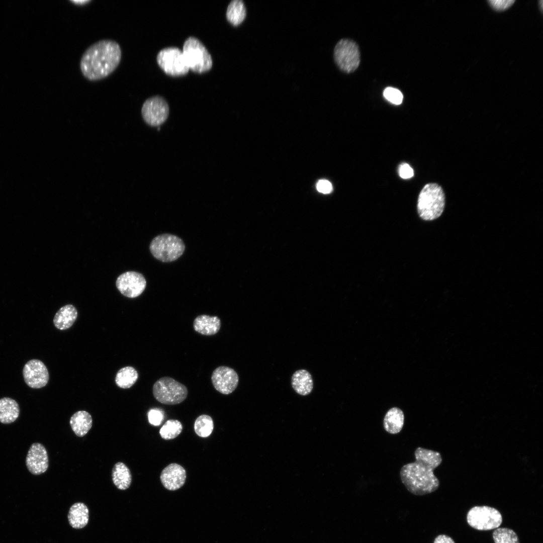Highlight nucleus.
Instances as JSON below:
<instances>
[{
  "label": "nucleus",
  "mask_w": 543,
  "mask_h": 543,
  "mask_svg": "<svg viewBox=\"0 0 543 543\" xmlns=\"http://www.w3.org/2000/svg\"><path fill=\"white\" fill-rule=\"evenodd\" d=\"M246 15V8L242 0H233L229 4L226 17L233 26L240 25L245 20Z\"/></svg>",
  "instance_id": "b1692460"
},
{
  "label": "nucleus",
  "mask_w": 543,
  "mask_h": 543,
  "mask_svg": "<svg viewBox=\"0 0 543 543\" xmlns=\"http://www.w3.org/2000/svg\"><path fill=\"white\" fill-rule=\"evenodd\" d=\"M183 425L177 420L166 421L159 430L160 436L165 440L175 438L182 432Z\"/></svg>",
  "instance_id": "bb28decb"
},
{
  "label": "nucleus",
  "mask_w": 543,
  "mask_h": 543,
  "mask_svg": "<svg viewBox=\"0 0 543 543\" xmlns=\"http://www.w3.org/2000/svg\"><path fill=\"white\" fill-rule=\"evenodd\" d=\"M294 38H295V36H294ZM295 42H296V40H295ZM296 46H297V45H296ZM297 51H298V50H297ZM298 55H299V54H298Z\"/></svg>",
  "instance_id": "c9c22d12"
},
{
  "label": "nucleus",
  "mask_w": 543,
  "mask_h": 543,
  "mask_svg": "<svg viewBox=\"0 0 543 543\" xmlns=\"http://www.w3.org/2000/svg\"><path fill=\"white\" fill-rule=\"evenodd\" d=\"M493 9L498 11L505 10L515 2L513 0H489L488 1Z\"/></svg>",
  "instance_id": "7c9ffc66"
},
{
  "label": "nucleus",
  "mask_w": 543,
  "mask_h": 543,
  "mask_svg": "<svg viewBox=\"0 0 543 543\" xmlns=\"http://www.w3.org/2000/svg\"><path fill=\"white\" fill-rule=\"evenodd\" d=\"M404 422L403 411L398 407L390 409L386 413L383 419L385 430L390 434H397L402 430Z\"/></svg>",
  "instance_id": "412c9836"
},
{
  "label": "nucleus",
  "mask_w": 543,
  "mask_h": 543,
  "mask_svg": "<svg viewBox=\"0 0 543 543\" xmlns=\"http://www.w3.org/2000/svg\"><path fill=\"white\" fill-rule=\"evenodd\" d=\"M467 520L469 525L479 530H489L498 528L502 522V516L496 508L488 506H476L468 512Z\"/></svg>",
  "instance_id": "6e6552de"
},
{
  "label": "nucleus",
  "mask_w": 543,
  "mask_h": 543,
  "mask_svg": "<svg viewBox=\"0 0 543 543\" xmlns=\"http://www.w3.org/2000/svg\"><path fill=\"white\" fill-rule=\"evenodd\" d=\"M121 58L122 50L118 42L110 39L101 40L91 45L83 52L80 60V69L88 80H99L116 70Z\"/></svg>",
  "instance_id": "f03ea898"
},
{
  "label": "nucleus",
  "mask_w": 543,
  "mask_h": 543,
  "mask_svg": "<svg viewBox=\"0 0 543 543\" xmlns=\"http://www.w3.org/2000/svg\"><path fill=\"white\" fill-rule=\"evenodd\" d=\"M70 2L73 3V4H75V5H85V4L89 3L90 2H91V1L90 0H88H88H84V1H82V0H81V1H71V0H70Z\"/></svg>",
  "instance_id": "f704fd0d"
},
{
  "label": "nucleus",
  "mask_w": 543,
  "mask_h": 543,
  "mask_svg": "<svg viewBox=\"0 0 543 543\" xmlns=\"http://www.w3.org/2000/svg\"><path fill=\"white\" fill-rule=\"evenodd\" d=\"M333 56L335 64L345 73L353 72L360 63L358 46L351 39L339 40L334 47Z\"/></svg>",
  "instance_id": "0eeeda50"
},
{
  "label": "nucleus",
  "mask_w": 543,
  "mask_h": 543,
  "mask_svg": "<svg viewBox=\"0 0 543 543\" xmlns=\"http://www.w3.org/2000/svg\"><path fill=\"white\" fill-rule=\"evenodd\" d=\"M77 317V311L72 305H66L56 313L53 318L55 327L61 330L69 328L74 323Z\"/></svg>",
  "instance_id": "aec40b11"
},
{
  "label": "nucleus",
  "mask_w": 543,
  "mask_h": 543,
  "mask_svg": "<svg viewBox=\"0 0 543 543\" xmlns=\"http://www.w3.org/2000/svg\"><path fill=\"white\" fill-rule=\"evenodd\" d=\"M399 174L401 178L403 179H408L413 176L414 171L413 169L408 164L403 163L399 166Z\"/></svg>",
  "instance_id": "2f4dec72"
},
{
  "label": "nucleus",
  "mask_w": 543,
  "mask_h": 543,
  "mask_svg": "<svg viewBox=\"0 0 543 543\" xmlns=\"http://www.w3.org/2000/svg\"><path fill=\"white\" fill-rule=\"evenodd\" d=\"M495 543H519L517 534L508 528H497L493 532Z\"/></svg>",
  "instance_id": "cd10ccee"
},
{
  "label": "nucleus",
  "mask_w": 543,
  "mask_h": 543,
  "mask_svg": "<svg viewBox=\"0 0 543 543\" xmlns=\"http://www.w3.org/2000/svg\"><path fill=\"white\" fill-rule=\"evenodd\" d=\"M186 477V471L182 466L176 463H171L162 470L160 479L164 488L174 491L185 484Z\"/></svg>",
  "instance_id": "2eb2a0df"
},
{
  "label": "nucleus",
  "mask_w": 543,
  "mask_h": 543,
  "mask_svg": "<svg viewBox=\"0 0 543 543\" xmlns=\"http://www.w3.org/2000/svg\"><path fill=\"white\" fill-rule=\"evenodd\" d=\"M193 327L196 332L202 335H213L219 331L221 321L217 316L201 315L194 319Z\"/></svg>",
  "instance_id": "dca6fc26"
},
{
  "label": "nucleus",
  "mask_w": 543,
  "mask_h": 543,
  "mask_svg": "<svg viewBox=\"0 0 543 543\" xmlns=\"http://www.w3.org/2000/svg\"><path fill=\"white\" fill-rule=\"evenodd\" d=\"M152 392L157 401L169 405L182 403L186 399L188 393L184 385L168 377L157 380L153 386Z\"/></svg>",
  "instance_id": "423d86ee"
},
{
  "label": "nucleus",
  "mask_w": 543,
  "mask_h": 543,
  "mask_svg": "<svg viewBox=\"0 0 543 543\" xmlns=\"http://www.w3.org/2000/svg\"><path fill=\"white\" fill-rule=\"evenodd\" d=\"M415 461L404 465L400 472L402 484L409 492L422 496L435 491L439 481L433 471L441 463L439 452L418 447L414 451Z\"/></svg>",
  "instance_id": "f257e3e1"
},
{
  "label": "nucleus",
  "mask_w": 543,
  "mask_h": 543,
  "mask_svg": "<svg viewBox=\"0 0 543 543\" xmlns=\"http://www.w3.org/2000/svg\"><path fill=\"white\" fill-rule=\"evenodd\" d=\"M116 284L123 295L133 298L143 293L146 288V282L141 274L129 271L120 275L116 280Z\"/></svg>",
  "instance_id": "9b49d317"
},
{
  "label": "nucleus",
  "mask_w": 543,
  "mask_h": 543,
  "mask_svg": "<svg viewBox=\"0 0 543 543\" xmlns=\"http://www.w3.org/2000/svg\"><path fill=\"white\" fill-rule=\"evenodd\" d=\"M67 518L70 525L75 529L84 527L89 520V510L82 502L74 503L68 511Z\"/></svg>",
  "instance_id": "f3484780"
},
{
  "label": "nucleus",
  "mask_w": 543,
  "mask_h": 543,
  "mask_svg": "<svg viewBox=\"0 0 543 543\" xmlns=\"http://www.w3.org/2000/svg\"><path fill=\"white\" fill-rule=\"evenodd\" d=\"M291 385L298 394L306 396L309 394L313 388V381L310 373L305 369L296 371L292 375Z\"/></svg>",
  "instance_id": "a211bd4d"
},
{
  "label": "nucleus",
  "mask_w": 543,
  "mask_h": 543,
  "mask_svg": "<svg viewBox=\"0 0 543 543\" xmlns=\"http://www.w3.org/2000/svg\"><path fill=\"white\" fill-rule=\"evenodd\" d=\"M149 249L155 258L163 262H168L176 260L182 255L185 245L178 236L164 233L152 240Z\"/></svg>",
  "instance_id": "20e7f679"
},
{
  "label": "nucleus",
  "mask_w": 543,
  "mask_h": 543,
  "mask_svg": "<svg viewBox=\"0 0 543 543\" xmlns=\"http://www.w3.org/2000/svg\"><path fill=\"white\" fill-rule=\"evenodd\" d=\"M138 378V374L136 370L132 367L127 366L118 371L115 377V383L119 388L129 389L136 382Z\"/></svg>",
  "instance_id": "393cba45"
},
{
  "label": "nucleus",
  "mask_w": 543,
  "mask_h": 543,
  "mask_svg": "<svg viewBox=\"0 0 543 543\" xmlns=\"http://www.w3.org/2000/svg\"><path fill=\"white\" fill-rule=\"evenodd\" d=\"M169 106L164 98L155 96L149 98L143 103L141 115L148 125L157 127L167 120L169 115Z\"/></svg>",
  "instance_id": "9d476101"
},
{
  "label": "nucleus",
  "mask_w": 543,
  "mask_h": 543,
  "mask_svg": "<svg viewBox=\"0 0 543 543\" xmlns=\"http://www.w3.org/2000/svg\"><path fill=\"white\" fill-rule=\"evenodd\" d=\"M445 196L440 186L436 183L426 184L420 191L417 209L419 217L425 221L439 217L445 207Z\"/></svg>",
  "instance_id": "7ed1b4c3"
},
{
  "label": "nucleus",
  "mask_w": 543,
  "mask_h": 543,
  "mask_svg": "<svg viewBox=\"0 0 543 543\" xmlns=\"http://www.w3.org/2000/svg\"><path fill=\"white\" fill-rule=\"evenodd\" d=\"M182 52L189 69L193 71L201 73L211 68L213 64L211 56L197 38H188L184 42Z\"/></svg>",
  "instance_id": "39448f33"
},
{
  "label": "nucleus",
  "mask_w": 543,
  "mask_h": 543,
  "mask_svg": "<svg viewBox=\"0 0 543 543\" xmlns=\"http://www.w3.org/2000/svg\"><path fill=\"white\" fill-rule=\"evenodd\" d=\"M23 375L25 383L33 389H40L48 383L49 375L48 369L40 360L32 359L24 365Z\"/></svg>",
  "instance_id": "f8f14e48"
},
{
  "label": "nucleus",
  "mask_w": 543,
  "mask_h": 543,
  "mask_svg": "<svg viewBox=\"0 0 543 543\" xmlns=\"http://www.w3.org/2000/svg\"><path fill=\"white\" fill-rule=\"evenodd\" d=\"M316 188L318 192L327 194L332 191V186L331 183L326 179H321L318 182Z\"/></svg>",
  "instance_id": "473e14b6"
},
{
  "label": "nucleus",
  "mask_w": 543,
  "mask_h": 543,
  "mask_svg": "<svg viewBox=\"0 0 543 543\" xmlns=\"http://www.w3.org/2000/svg\"><path fill=\"white\" fill-rule=\"evenodd\" d=\"M211 381L214 388L223 394L228 395L237 388L239 377L236 372L227 366H219L213 372Z\"/></svg>",
  "instance_id": "ddd939ff"
},
{
  "label": "nucleus",
  "mask_w": 543,
  "mask_h": 543,
  "mask_svg": "<svg viewBox=\"0 0 543 543\" xmlns=\"http://www.w3.org/2000/svg\"><path fill=\"white\" fill-rule=\"evenodd\" d=\"M384 98L389 102L394 105H400L402 103L403 96L402 93L397 88L388 87L383 92Z\"/></svg>",
  "instance_id": "c85d7f7f"
},
{
  "label": "nucleus",
  "mask_w": 543,
  "mask_h": 543,
  "mask_svg": "<svg viewBox=\"0 0 543 543\" xmlns=\"http://www.w3.org/2000/svg\"><path fill=\"white\" fill-rule=\"evenodd\" d=\"M433 543H455L454 540L449 536L445 534H440L437 536Z\"/></svg>",
  "instance_id": "72a5a7b5"
},
{
  "label": "nucleus",
  "mask_w": 543,
  "mask_h": 543,
  "mask_svg": "<svg viewBox=\"0 0 543 543\" xmlns=\"http://www.w3.org/2000/svg\"><path fill=\"white\" fill-rule=\"evenodd\" d=\"M112 478L114 485L121 490L129 488L132 482L130 470L123 462H117L114 465L112 471Z\"/></svg>",
  "instance_id": "4be33fe9"
},
{
  "label": "nucleus",
  "mask_w": 543,
  "mask_h": 543,
  "mask_svg": "<svg viewBox=\"0 0 543 543\" xmlns=\"http://www.w3.org/2000/svg\"><path fill=\"white\" fill-rule=\"evenodd\" d=\"M20 407L14 399L9 397L0 399V422L10 424L14 422L19 417Z\"/></svg>",
  "instance_id": "5701e85b"
},
{
  "label": "nucleus",
  "mask_w": 543,
  "mask_h": 543,
  "mask_svg": "<svg viewBox=\"0 0 543 543\" xmlns=\"http://www.w3.org/2000/svg\"><path fill=\"white\" fill-rule=\"evenodd\" d=\"M26 465L28 471L35 475L45 473L49 466L48 453L44 446L38 442L31 445L26 458Z\"/></svg>",
  "instance_id": "4468645a"
},
{
  "label": "nucleus",
  "mask_w": 543,
  "mask_h": 543,
  "mask_svg": "<svg viewBox=\"0 0 543 543\" xmlns=\"http://www.w3.org/2000/svg\"><path fill=\"white\" fill-rule=\"evenodd\" d=\"M214 429L213 420L211 416L206 414L199 416L195 420L194 430L196 433L202 437L210 435Z\"/></svg>",
  "instance_id": "a878e982"
},
{
  "label": "nucleus",
  "mask_w": 543,
  "mask_h": 543,
  "mask_svg": "<svg viewBox=\"0 0 543 543\" xmlns=\"http://www.w3.org/2000/svg\"><path fill=\"white\" fill-rule=\"evenodd\" d=\"M69 423L75 434L78 437H83L92 428L93 418L88 412L80 410L71 416Z\"/></svg>",
  "instance_id": "6ab92c4d"
},
{
  "label": "nucleus",
  "mask_w": 543,
  "mask_h": 543,
  "mask_svg": "<svg viewBox=\"0 0 543 543\" xmlns=\"http://www.w3.org/2000/svg\"><path fill=\"white\" fill-rule=\"evenodd\" d=\"M148 418L151 424L159 426L164 418V412L159 408L151 409L148 412Z\"/></svg>",
  "instance_id": "c756f323"
},
{
  "label": "nucleus",
  "mask_w": 543,
  "mask_h": 543,
  "mask_svg": "<svg viewBox=\"0 0 543 543\" xmlns=\"http://www.w3.org/2000/svg\"><path fill=\"white\" fill-rule=\"evenodd\" d=\"M156 59L160 67L165 73L171 76L186 74L190 69L183 52L177 47L162 49L158 52Z\"/></svg>",
  "instance_id": "1a4fd4ad"
}]
</instances>
